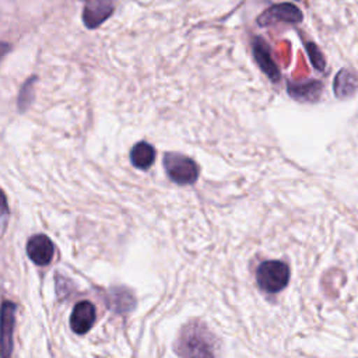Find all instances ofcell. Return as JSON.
I'll list each match as a JSON object with an SVG mask.
<instances>
[{"instance_id":"6da1fadb","label":"cell","mask_w":358,"mask_h":358,"mask_svg":"<svg viewBox=\"0 0 358 358\" xmlns=\"http://www.w3.org/2000/svg\"><path fill=\"white\" fill-rule=\"evenodd\" d=\"M180 358H214L213 336L200 322L186 324L175 344Z\"/></svg>"},{"instance_id":"7a4b0ae2","label":"cell","mask_w":358,"mask_h":358,"mask_svg":"<svg viewBox=\"0 0 358 358\" xmlns=\"http://www.w3.org/2000/svg\"><path fill=\"white\" fill-rule=\"evenodd\" d=\"M256 281L260 289L270 294L278 292L289 281V267L280 260L263 262L257 267Z\"/></svg>"},{"instance_id":"3957f363","label":"cell","mask_w":358,"mask_h":358,"mask_svg":"<svg viewBox=\"0 0 358 358\" xmlns=\"http://www.w3.org/2000/svg\"><path fill=\"white\" fill-rule=\"evenodd\" d=\"M164 166L168 176L178 185H190L197 180L199 166L186 155L166 152L164 155Z\"/></svg>"},{"instance_id":"277c9868","label":"cell","mask_w":358,"mask_h":358,"mask_svg":"<svg viewBox=\"0 0 358 358\" xmlns=\"http://www.w3.org/2000/svg\"><path fill=\"white\" fill-rule=\"evenodd\" d=\"M303 20L302 11L291 3H280L266 8L257 17L259 27H267L274 22H287V24H299Z\"/></svg>"},{"instance_id":"5b68a950","label":"cell","mask_w":358,"mask_h":358,"mask_svg":"<svg viewBox=\"0 0 358 358\" xmlns=\"http://www.w3.org/2000/svg\"><path fill=\"white\" fill-rule=\"evenodd\" d=\"M15 323V305L10 301L3 302L0 309V354L10 358L13 352V330Z\"/></svg>"},{"instance_id":"8992f818","label":"cell","mask_w":358,"mask_h":358,"mask_svg":"<svg viewBox=\"0 0 358 358\" xmlns=\"http://www.w3.org/2000/svg\"><path fill=\"white\" fill-rule=\"evenodd\" d=\"M115 10L113 0H91L85 1L83 8V22L88 29L98 28L105 22Z\"/></svg>"},{"instance_id":"52a82bcc","label":"cell","mask_w":358,"mask_h":358,"mask_svg":"<svg viewBox=\"0 0 358 358\" xmlns=\"http://www.w3.org/2000/svg\"><path fill=\"white\" fill-rule=\"evenodd\" d=\"M252 53L255 57V62L257 63L259 69L273 81L277 83L280 80V70L271 56L270 48L267 45V42L260 38L256 36L252 39Z\"/></svg>"},{"instance_id":"ba28073f","label":"cell","mask_w":358,"mask_h":358,"mask_svg":"<svg viewBox=\"0 0 358 358\" xmlns=\"http://www.w3.org/2000/svg\"><path fill=\"white\" fill-rule=\"evenodd\" d=\"M53 243L52 241L42 234L34 235L27 242V255L28 257L39 266H46L53 259Z\"/></svg>"},{"instance_id":"9c48e42d","label":"cell","mask_w":358,"mask_h":358,"mask_svg":"<svg viewBox=\"0 0 358 358\" xmlns=\"http://www.w3.org/2000/svg\"><path fill=\"white\" fill-rule=\"evenodd\" d=\"M95 323V308L90 301H81L76 303L70 317V326L74 333L84 334Z\"/></svg>"},{"instance_id":"30bf717a","label":"cell","mask_w":358,"mask_h":358,"mask_svg":"<svg viewBox=\"0 0 358 358\" xmlns=\"http://www.w3.org/2000/svg\"><path fill=\"white\" fill-rule=\"evenodd\" d=\"M322 83L320 81H306V83H287L288 94L298 99V101H306V102H315L319 99L322 94Z\"/></svg>"},{"instance_id":"8fae6325","label":"cell","mask_w":358,"mask_h":358,"mask_svg":"<svg viewBox=\"0 0 358 358\" xmlns=\"http://www.w3.org/2000/svg\"><path fill=\"white\" fill-rule=\"evenodd\" d=\"M358 87V78L354 73L347 69H341L333 81V91L334 95L340 99L351 96Z\"/></svg>"},{"instance_id":"7c38bea8","label":"cell","mask_w":358,"mask_h":358,"mask_svg":"<svg viewBox=\"0 0 358 358\" xmlns=\"http://www.w3.org/2000/svg\"><path fill=\"white\" fill-rule=\"evenodd\" d=\"M130 161L136 168L148 169L155 161V148L147 141H140L133 145L130 151Z\"/></svg>"},{"instance_id":"4fadbf2b","label":"cell","mask_w":358,"mask_h":358,"mask_svg":"<svg viewBox=\"0 0 358 358\" xmlns=\"http://www.w3.org/2000/svg\"><path fill=\"white\" fill-rule=\"evenodd\" d=\"M112 306L117 310V312H127L131 310L136 305V301L133 298V295L130 294V291L124 289V288H115L112 291Z\"/></svg>"},{"instance_id":"5bb4252c","label":"cell","mask_w":358,"mask_h":358,"mask_svg":"<svg viewBox=\"0 0 358 358\" xmlns=\"http://www.w3.org/2000/svg\"><path fill=\"white\" fill-rule=\"evenodd\" d=\"M36 81H38L36 76H32V77H29V78L22 84V87H21V90H20L18 101H17L20 110H25V109L31 105L32 98H34V85H35Z\"/></svg>"},{"instance_id":"9a60e30c","label":"cell","mask_w":358,"mask_h":358,"mask_svg":"<svg viewBox=\"0 0 358 358\" xmlns=\"http://www.w3.org/2000/svg\"><path fill=\"white\" fill-rule=\"evenodd\" d=\"M305 49H306V52H308L309 60H310V63L313 64V67H315L317 71H324V69H326V60H324L323 53H322L320 49L317 48V45L313 43V42H306V43H305Z\"/></svg>"},{"instance_id":"2e32d148","label":"cell","mask_w":358,"mask_h":358,"mask_svg":"<svg viewBox=\"0 0 358 358\" xmlns=\"http://www.w3.org/2000/svg\"><path fill=\"white\" fill-rule=\"evenodd\" d=\"M8 211V207H7V199H6V194L3 193V190L0 189V215L6 214Z\"/></svg>"},{"instance_id":"e0dca14e","label":"cell","mask_w":358,"mask_h":358,"mask_svg":"<svg viewBox=\"0 0 358 358\" xmlns=\"http://www.w3.org/2000/svg\"><path fill=\"white\" fill-rule=\"evenodd\" d=\"M10 50H11V46H10V43L0 41V62L4 59V56H6V55H7Z\"/></svg>"},{"instance_id":"ac0fdd59","label":"cell","mask_w":358,"mask_h":358,"mask_svg":"<svg viewBox=\"0 0 358 358\" xmlns=\"http://www.w3.org/2000/svg\"><path fill=\"white\" fill-rule=\"evenodd\" d=\"M85 1H91V0H85Z\"/></svg>"}]
</instances>
